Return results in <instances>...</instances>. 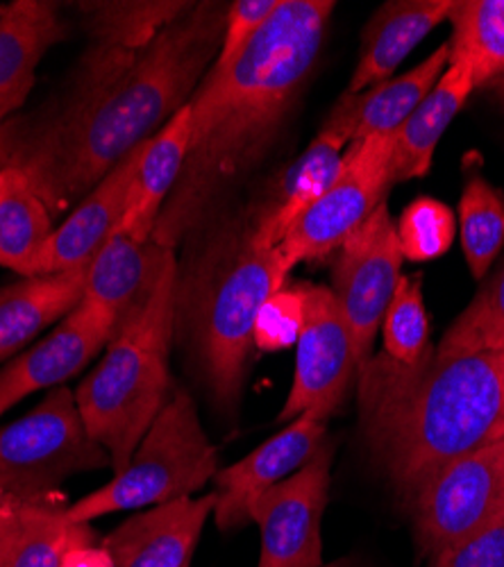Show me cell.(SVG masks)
<instances>
[{
    "label": "cell",
    "mask_w": 504,
    "mask_h": 567,
    "mask_svg": "<svg viewBox=\"0 0 504 567\" xmlns=\"http://www.w3.org/2000/svg\"><path fill=\"white\" fill-rule=\"evenodd\" d=\"M225 17L223 3H194L140 53L99 43L66 101L0 127V168L21 171L53 218L80 205L194 99Z\"/></svg>",
    "instance_id": "cell-1"
},
{
    "label": "cell",
    "mask_w": 504,
    "mask_h": 567,
    "mask_svg": "<svg viewBox=\"0 0 504 567\" xmlns=\"http://www.w3.org/2000/svg\"><path fill=\"white\" fill-rule=\"evenodd\" d=\"M332 0H280L248 49L223 75H205L189 101L185 168L164 205L153 241L175 250L264 159L285 125L335 12Z\"/></svg>",
    "instance_id": "cell-2"
},
{
    "label": "cell",
    "mask_w": 504,
    "mask_h": 567,
    "mask_svg": "<svg viewBox=\"0 0 504 567\" xmlns=\"http://www.w3.org/2000/svg\"><path fill=\"white\" fill-rule=\"evenodd\" d=\"M359 422L373 461L414 504L445 465L504 436V357L430 348L407 365L373 354L359 368Z\"/></svg>",
    "instance_id": "cell-3"
},
{
    "label": "cell",
    "mask_w": 504,
    "mask_h": 567,
    "mask_svg": "<svg viewBox=\"0 0 504 567\" xmlns=\"http://www.w3.org/2000/svg\"><path fill=\"white\" fill-rule=\"evenodd\" d=\"M175 252L164 261L148 296L127 311L107 352L75 391L86 432L110 454L121 472L155 417L171 400L168 357L177 324Z\"/></svg>",
    "instance_id": "cell-4"
},
{
    "label": "cell",
    "mask_w": 504,
    "mask_h": 567,
    "mask_svg": "<svg viewBox=\"0 0 504 567\" xmlns=\"http://www.w3.org/2000/svg\"><path fill=\"white\" fill-rule=\"evenodd\" d=\"M289 275L280 250L259 246L248 225L212 248L194 277L198 284H192V296L177 291V302L189 305V334L205 382L220 409L237 404L255 346L257 313L270 296L287 287Z\"/></svg>",
    "instance_id": "cell-5"
},
{
    "label": "cell",
    "mask_w": 504,
    "mask_h": 567,
    "mask_svg": "<svg viewBox=\"0 0 504 567\" xmlns=\"http://www.w3.org/2000/svg\"><path fill=\"white\" fill-rule=\"evenodd\" d=\"M216 472L218 452L203 430L196 404L187 391L175 389L130 463L110 484L64 508V515L73 525H89L110 513L168 504L205 488Z\"/></svg>",
    "instance_id": "cell-6"
},
{
    "label": "cell",
    "mask_w": 504,
    "mask_h": 567,
    "mask_svg": "<svg viewBox=\"0 0 504 567\" xmlns=\"http://www.w3.org/2000/svg\"><path fill=\"white\" fill-rule=\"evenodd\" d=\"M103 467H112V458L86 432L75 393L66 386L0 427V495L19 504H58L69 477Z\"/></svg>",
    "instance_id": "cell-7"
},
{
    "label": "cell",
    "mask_w": 504,
    "mask_h": 567,
    "mask_svg": "<svg viewBox=\"0 0 504 567\" xmlns=\"http://www.w3.org/2000/svg\"><path fill=\"white\" fill-rule=\"evenodd\" d=\"M393 136H369L350 144L341 173L289 229L278 246L289 270L302 261H316L339 250L348 236L361 227L384 203L391 186Z\"/></svg>",
    "instance_id": "cell-8"
},
{
    "label": "cell",
    "mask_w": 504,
    "mask_h": 567,
    "mask_svg": "<svg viewBox=\"0 0 504 567\" xmlns=\"http://www.w3.org/2000/svg\"><path fill=\"white\" fill-rule=\"evenodd\" d=\"M416 538L436 556L504 515V436L452 461L414 499Z\"/></svg>",
    "instance_id": "cell-9"
},
{
    "label": "cell",
    "mask_w": 504,
    "mask_h": 567,
    "mask_svg": "<svg viewBox=\"0 0 504 567\" xmlns=\"http://www.w3.org/2000/svg\"><path fill=\"white\" fill-rule=\"evenodd\" d=\"M305 302V322L296 343V372L278 422L311 415L328 422L335 415L359 370L350 329L332 289L296 284Z\"/></svg>",
    "instance_id": "cell-10"
},
{
    "label": "cell",
    "mask_w": 504,
    "mask_h": 567,
    "mask_svg": "<svg viewBox=\"0 0 504 567\" xmlns=\"http://www.w3.org/2000/svg\"><path fill=\"white\" fill-rule=\"evenodd\" d=\"M402 261L395 223L387 203L341 246L332 291L346 316L359 368L373 357V343L395 296Z\"/></svg>",
    "instance_id": "cell-11"
},
{
    "label": "cell",
    "mask_w": 504,
    "mask_h": 567,
    "mask_svg": "<svg viewBox=\"0 0 504 567\" xmlns=\"http://www.w3.org/2000/svg\"><path fill=\"white\" fill-rule=\"evenodd\" d=\"M332 450L323 447L291 477L264 493L250 508L259 527L257 567H323V513L330 491Z\"/></svg>",
    "instance_id": "cell-12"
},
{
    "label": "cell",
    "mask_w": 504,
    "mask_h": 567,
    "mask_svg": "<svg viewBox=\"0 0 504 567\" xmlns=\"http://www.w3.org/2000/svg\"><path fill=\"white\" fill-rule=\"evenodd\" d=\"M328 427L311 415L291 420L282 432L261 443L248 456L216 472L214 519L220 532H235L250 523L253 504L278 486L326 447Z\"/></svg>",
    "instance_id": "cell-13"
},
{
    "label": "cell",
    "mask_w": 504,
    "mask_h": 567,
    "mask_svg": "<svg viewBox=\"0 0 504 567\" xmlns=\"http://www.w3.org/2000/svg\"><path fill=\"white\" fill-rule=\"evenodd\" d=\"M119 324L116 316L82 300L51 337L0 370V415L41 389L64 386L112 341Z\"/></svg>",
    "instance_id": "cell-14"
},
{
    "label": "cell",
    "mask_w": 504,
    "mask_h": 567,
    "mask_svg": "<svg viewBox=\"0 0 504 567\" xmlns=\"http://www.w3.org/2000/svg\"><path fill=\"white\" fill-rule=\"evenodd\" d=\"M212 513L214 493L182 497L127 517L103 545L116 567H189Z\"/></svg>",
    "instance_id": "cell-15"
},
{
    "label": "cell",
    "mask_w": 504,
    "mask_h": 567,
    "mask_svg": "<svg viewBox=\"0 0 504 567\" xmlns=\"http://www.w3.org/2000/svg\"><path fill=\"white\" fill-rule=\"evenodd\" d=\"M144 146V144H142ZM142 146L132 151L80 205L71 209L66 220L53 229L49 241L39 250L30 277L58 275L86 268L99 250L116 231L125 205L130 184L140 162Z\"/></svg>",
    "instance_id": "cell-16"
},
{
    "label": "cell",
    "mask_w": 504,
    "mask_h": 567,
    "mask_svg": "<svg viewBox=\"0 0 504 567\" xmlns=\"http://www.w3.org/2000/svg\"><path fill=\"white\" fill-rule=\"evenodd\" d=\"M450 64V45L439 49L419 66L380 82L361 93H343L323 130L346 136L350 144L369 136H393L414 110L428 99Z\"/></svg>",
    "instance_id": "cell-17"
},
{
    "label": "cell",
    "mask_w": 504,
    "mask_h": 567,
    "mask_svg": "<svg viewBox=\"0 0 504 567\" xmlns=\"http://www.w3.org/2000/svg\"><path fill=\"white\" fill-rule=\"evenodd\" d=\"M62 39L60 8L49 0H17L0 10V127L25 103L41 58Z\"/></svg>",
    "instance_id": "cell-18"
},
{
    "label": "cell",
    "mask_w": 504,
    "mask_h": 567,
    "mask_svg": "<svg viewBox=\"0 0 504 567\" xmlns=\"http://www.w3.org/2000/svg\"><path fill=\"white\" fill-rule=\"evenodd\" d=\"M350 141L337 132L320 130L307 151L289 166L270 203L250 223L253 239L264 248H278L296 220L323 196L343 166Z\"/></svg>",
    "instance_id": "cell-19"
},
{
    "label": "cell",
    "mask_w": 504,
    "mask_h": 567,
    "mask_svg": "<svg viewBox=\"0 0 504 567\" xmlns=\"http://www.w3.org/2000/svg\"><path fill=\"white\" fill-rule=\"evenodd\" d=\"M189 138L192 110L187 103L142 146V155L130 184L125 214L116 231H123L142 244L153 239L157 218L173 194L182 168H185Z\"/></svg>",
    "instance_id": "cell-20"
},
{
    "label": "cell",
    "mask_w": 504,
    "mask_h": 567,
    "mask_svg": "<svg viewBox=\"0 0 504 567\" xmlns=\"http://www.w3.org/2000/svg\"><path fill=\"white\" fill-rule=\"evenodd\" d=\"M450 8L452 0H395L382 6L363 30L348 93H361L391 80L409 53L448 19Z\"/></svg>",
    "instance_id": "cell-21"
},
{
    "label": "cell",
    "mask_w": 504,
    "mask_h": 567,
    "mask_svg": "<svg viewBox=\"0 0 504 567\" xmlns=\"http://www.w3.org/2000/svg\"><path fill=\"white\" fill-rule=\"evenodd\" d=\"M86 268L23 277L0 287V361L17 354L45 327L62 316L66 318L82 302Z\"/></svg>",
    "instance_id": "cell-22"
},
{
    "label": "cell",
    "mask_w": 504,
    "mask_h": 567,
    "mask_svg": "<svg viewBox=\"0 0 504 567\" xmlns=\"http://www.w3.org/2000/svg\"><path fill=\"white\" fill-rule=\"evenodd\" d=\"M171 252L175 250L162 248L153 239L142 244L114 231L86 268L82 300L123 320L148 296Z\"/></svg>",
    "instance_id": "cell-23"
},
{
    "label": "cell",
    "mask_w": 504,
    "mask_h": 567,
    "mask_svg": "<svg viewBox=\"0 0 504 567\" xmlns=\"http://www.w3.org/2000/svg\"><path fill=\"white\" fill-rule=\"evenodd\" d=\"M473 89V73L460 62H450L428 99L395 132L391 184L428 175L441 136L471 99Z\"/></svg>",
    "instance_id": "cell-24"
},
{
    "label": "cell",
    "mask_w": 504,
    "mask_h": 567,
    "mask_svg": "<svg viewBox=\"0 0 504 567\" xmlns=\"http://www.w3.org/2000/svg\"><path fill=\"white\" fill-rule=\"evenodd\" d=\"M450 62L473 73L475 89H504V0H452Z\"/></svg>",
    "instance_id": "cell-25"
},
{
    "label": "cell",
    "mask_w": 504,
    "mask_h": 567,
    "mask_svg": "<svg viewBox=\"0 0 504 567\" xmlns=\"http://www.w3.org/2000/svg\"><path fill=\"white\" fill-rule=\"evenodd\" d=\"M53 229V216L30 179L17 168H0V266L30 277Z\"/></svg>",
    "instance_id": "cell-26"
},
{
    "label": "cell",
    "mask_w": 504,
    "mask_h": 567,
    "mask_svg": "<svg viewBox=\"0 0 504 567\" xmlns=\"http://www.w3.org/2000/svg\"><path fill=\"white\" fill-rule=\"evenodd\" d=\"M192 8L194 3H179V0H107V3H84L82 12L99 43L140 53Z\"/></svg>",
    "instance_id": "cell-27"
},
{
    "label": "cell",
    "mask_w": 504,
    "mask_h": 567,
    "mask_svg": "<svg viewBox=\"0 0 504 567\" xmlns=\"http://www.w3.org/2000/svg\"><path fill=\"white\" fill-rule=\"evenodd\" d=\"M460 227L469 268L475 279H482L504 248V196L477 173L464 186Z\"/></svg>",
    "instance_id": "cell-28"
},
{
    "label": "cell",
    "mask_w": 504,
    "mask_h": 567,
    "mask_svg": "<svg viewBox=\"0 0 504 567\" xmlns=\"http://www.w3.org/2000/svg\"><path fill=\"white\" fill-rule=\"evenodd\" d=\"M504 350V266L497 270L475 300L456 318L441 343L434 348L439 357L502 352Z\"/></svg>",
    "instance_id": "cell-29"
},
{
    "label": "cell",
    "mask_w": 504,
    "mask_h": 567,
    "mask_svg": "<svg viewBox=\"0 0 504 567\" xmlns=\"http://www.w3.org/2000/svg\"><path fill=\"white\" fill-rule=\"evenodd\" d=\"M384 354L398 363H416L430 350V322L419 277H400L382 320Z\"/></svg>",
    "instance_id": "cell-30"
},
{
    "label": "cell",
    "mask_w": 504,
    "mask_h": 567,
    "mask_svg": "<svg viewBox=\"0 0 504 567\" xmlns=\"http://www.w3.org/2000/svg\"><path fill=\"white\" fill-rule=\"evenodd\" d=\"M78 529L60 504H23V532L8 567H62Z\"/></svg>",
    "instance_id": "cell-31"
},
{
    "label": "cell",
    "mask_w": 504,
    "mask_h": 567,
    "mask_svg": "<svg viewBox=\"0 0 504 567\" xmlns=\"http://www.w3.org/2000/svg\"><path fill=\"white\" fill-rule=\"evenodd\" d=\"M454 229V214L448 205L419 198L402 212L395 225L400 252L409 261H432L450 250Z\"/></svg>",
    "instance_id": "cell-32"
},
{
    "label": "cell",
    "mask_w": 504,
    "mask_h": 567,
    "mask_svg": "<svg viewBox=\"0 0 504 567\" xmlns=\"http://www.w3.org/2000/svg\"><path fill=\"white\" fill-rule=\"evenodd\" d=\"M305 322V302L298 287L270 296L257 313L253 343L259 352H282L298 343Z\"/></svg>",
    "instance_id": "cell-33"
},
{
    "label": "cell",
    "mask_w": 504,
    "mask_h": 567,
    "mask_svg": "<svg viewBox=\"0 0 504 567\" xmlns=\"http://www.w3.org/2000/svg\"><path fill=\"white\" fill-rule=\"evenodd\" d=\"M278 6L280 0H237V3L227 6L220 51L207 73L223 75L230 71Z\"/></svg>",
    "instance_id": "cell-34"
},
{
    "label": "cell",
    "mask_w": 504,
    "mask_h": 567,
    "mask_svg": "<svg viewBox=\"0 0 504 567\" xmlns=\"http://www.w3.org/2000/svg\"><path fill=\"white\" fill-rule=\"evenodd\" d=\"M432 567H504V515L471 538L432 556Z\"/></svg>",
    "instance_id": "cell-35"
},
{
    "label": "cell",
    "mask_w": 504,
    "mask_h": 567,
    "mask_svg": "<svg viewBox=\"0 0 504 567\" xmlns=\"http://www.w3.org/2000/svg\"><path fill=\"white\" fill-rule=\"evenodd\" d=\"M62 567H116V563L105 545H94V536H91L89 525H80L78 534L64 551Z\"/></svg>",
    "instance_id": "cell-36"
},
{
    "label": "cell",
    "mask_w": 504,
    "mask_h": 567,
    "mask_svg": "<svg viewBox=\"0 0 504 567\" xmlns=\"http://www.w3.org/2000/svg\"><path fill=\"white\" fill-rule=\"evenodd\" d=\"M23 532V504L0 495V567H8Z\"/></svg>",
    "instance_id": "cell-37"
},
{
    "label": "cell",
    "mask_w": 504,
    "mask_h": 567,
    "mask_svg": "<svg viewBox=\"0 0 504 567\" xmlns=\"http://www.w3.org/2000/svg\"><path fill=\"white\" fill-rule=\"evenodd\" d=\"M500 96H502V101H504V89H502V91H500Z\"/></svg>",
    "instance_id": "cell-38"
},
{
    "label": "cell",
    "mask_w": 504,
    "mask_h": 567,
    "mask_svg": "<svg viewBox=\"0 0 504 567\" xmlns=\"http://www.w3.org/2000/svg\"><path fill=\"white\" fill-rule=\"evenodd\" d=\"M502 357H504V350H502Z\"/></svg>",
    "instance_id": "cell-39"
},
{
    "label": "cell",
    "mask_w": 504,
    "mask_h": 567,
    "mask_svg": "<svg viewBox=\"0 0 504 567\" xmlns=\"http://www.w3.org/2000/svg\"><path fill=\"white\" fill-rule=\"evenodd\" d=\"M0 10H3V8H0Z\"/></svg>",
    "instance_id": "cell-40"
},
{
    "label": "cell",
    "mask_w": 504,
    "mask_h": 567,
    "mask_svg": "<svg viewBox=\"0 0 504 567\" xmlns=\"http://www.w3.org/2000/svg\"><path fill=\"white\" fill-rule=\"evenodd\" d=\"M3 497H6V495H3Z\"/></svg>",
    "instance_id": "cell-41"
}]
</instances>
